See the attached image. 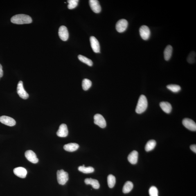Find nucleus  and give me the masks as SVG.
Listing matches in <instances>:
<instances>
[{"label":"nucleus","mask_w":196,"mask_h":196,"mask_svg":"<svg viewBox=\"0 0 196 196\" xmlns=\"http://www.w3.org/2000/svg\"><path fill=\"white\" fill-rule=\"evenodd\" d=\"M11 21L12 23L17 24H30L32 22L31 18L25 14H18L11 18Z\"/></svg>","instance_id":"nucleus-1"},{"label":"nucleus","mask_w":196,"mask_h":196,"mask_svg":"<svg viewBox=\"0 0 196 196\" xmlns=\"http://www.w3.org/2000/svg\"><path fill=\"white\" fill-rule=\"evenodd\" d=\"M148 102L146 97L145 95H142L140 96L138 100L137 105L136 111L138 114H141L146 110Z\"/></svg>","instance_id":"nucleus-2"},{"label":"nucleus","mask_w":196,"mask_h":196,"mask_svg":"<svg viewBox=\"0 0 196 196\" xmlns=\"http://www.w3.org/2000/svg\"><path fill=\"white\" fill-rule=\"evenodd\" d=\"M57 181L59 184L64 185L69 179V176L67 172L63 170L57 171Z\"/></svg>","instance_id":"nucleus-3"},{"label":"nucleus","mask_w":196,"mask_h":196,"mask_svg":"<svg viewBox=\"0 0 196 196\" xmlns=\"http://www.w3.org/2000/svg\"><path fill=\"white\" fill-rule=\"evenodd\" d=\"M140 35L144 40H147L150 37L151 32L150 29L145 25L142 26L140 28Z\"/></svg>","instance_id":"nucleus-4"},{"label":"nucleus","mask_w":196,"mask_h":196,"mask_svg":"<svg viewBox=\"0 0 196 196\" xmlns=\"http://www.w3.org/2000/svg\"><path fill=\"white\" fill-rule=\"evenodd\" d=\"M128 22L125 19L120 20L116 24V29L118 32L122 33L125 31L128 26Z\"/></svg>","instance_id":"nucleus-5"},{"label":"nucleus","mask_w":196,"mask_h":196,"mask_svg":"<svg viewBox=\"0 0 196 196\" xmlns=\"http://www.w3.org/2000/svg\"><path fill=\"white\" fill-rule=\"evenodd\" d=\"M18 95L21 98L23 99H27L28 98L29 95L24 89L23 85V82L20 81L18 83L17 88Z\"/></svg>","instance_id":"nucleus-6"},{"label":"nucleus","mask_w":196,"mask_h":196,"mask_svg":"<svg viewBox=\"0 0 196 196\" xmlns=\"http://www.w3.org/2000/svg\"><path fill=\"white\" fill-rule=\"evenodd\" d=\"M182 124L187 129L192 131H196V124L193 120L185 118L183 120Z\"/></svg>","instance_id":"nucleus-7"},{"label":"nucleus","mask_w":196,"mask_h":196,"mask_svg":"<svg viewBox=\"0 0 196 196\" xmlns=\"http://www.w3.org/2000/svg\"><path fill=\"white\" fill-rule=\"evenodd\" d=\"M94 123L102 128H105L107 126V123L103 116L99 114L95 115L94 117Z\"/></svg>","instance_id":"nucleus-8"},{"label":"nucleus","mask_w":196,"mask_h":196,"mask_svg":"<svg viewBox=\"0 0 196 196\" xmlns=\"http://www.w3.org/2000/svg\"><path fill=\"white\" fill-rule=\"evenodd\" d=\"M59 35L61 40L64 41L67 40L69 38V33L66 26H62L59 28Z\"/></svg>","instance_id":"nucleus-9"},{"label":"nucleus","mask_w":196,"mask_h":196,"mask_svg":"<svg viewBox=\"0 0 196 196\" xmlns=\"http://www.w3.org/2000/svg\"><path fill=\"white\" fill-rule=\"evenodd\" d=\"M25 156L27 159L31 162L34 163H37L39 161L37 155L33 151L31 150L27 151L25 153Z\"/></svg>","instance_id":"nucleus-10"},{"label":"nucleus","mask_w":196,"mask_h":196,"mask_svg":"<svg viewBox=\"0 0 196 196\" xmlns=\"http://www.w3.org/2000/svg\"><path fill=\"white\" fill-rule=\"evenodd\" d=\"M0 122L5 125L10 127L14 126L16 124L15 120L7 116H3L0 117Z\"/></svg>","instance_id":"nucleus-11"},{"label":"nucleus","mask_w":196,"mask_h":196,"mask_svg":"<svg viewBox=\"0 0 196 196\" xmlns=\"http://www.w3.org/2000/svg\"><path fill=\"white\" fill-rule=\"evenodd\" d=\"M91 46L93 51L95 53H100V46L98 41L94 37H91L90 38Z\"/></svg>","instance_id":"nucleus-12"},{"label":"nucleus","mask_w":196,"mask_h":196,"mask_svg":"<svg viewBox=\"0 0 196 196\" xmlns=\"http://www.w3.org/2000/svg\"><path fill=\"white\" fill-rule=\"evenodd\" d=\"M89 3L91 9L95 13H99L101 11V7L98 1L97 0H90Z\"/></svg>","instance_id":"nucleus-13"},{"label":"nucleus","mask_w":196,"mask_h":196,"mask_svg":"<svg viewBox=\"0 0 196 196\" xmlns=\"http://www.w3.org/2000/svg\"><path fill=\"white\" fill-rule=\"evenodd\" d=\"M57 136L61 137H65L68 136V131L67 125L66 124H62L59 127L56 133Z\"/></svg>","instance_id":"nucleus-14"},{"label":"nucleus","mask_w":196,"mask_h":196,"mask_svg":"<svg viewBox=\"0 0 196 196\" xmlns=\"http://www.w3.org/2000/svg\"><path fill=\"white\" fill-rule=\"evenodd\" d=\"M14 174L17 177L24 178L26 177L27 171L23 167H18L14 169Z\"/></svg>","instance_id":"nucleus-15"},{"label":"nucleus","mask_w":196,"mask_h":196,"mask_svg":"<svg viewBox=\"0 0 196 196\" xmlns=\"http://www.w3.org/2000/svg\"><path fill=\"white\" fill-rule=\"evenodd\" d=\"M138 152L137 151L134 150L129 155L127 159H128L129 162L131 164H136L138 162Z\"/></svg>","instance_id":"nucleus-16"},{"label":"nucleus","mask_w":196,"mask_h":196,"mask_svg":"<svg viewBox=\"0 0 196 196\" xmlns=\"http://www.w3.org/2000/svg\"><path fill=\"white\" fill-rule=\"evenodd\" d=\"M84 182H85L86 185H91L94 189H98L100 188V185L99 183L96 179L91 178H86Z\"/></svg>","instance_id":"nucleus-17"},{"label":"nucleus","mask_w":196,"mask_h":196,"mask_svg":"<svg viewBox=\"0 0 196 196\" xmlns=\"http://www.w3.org/2000/svg\"><path fill=\"white\" fill-rule=\"evenodd\" d=\"M78 144L75 143H71L67 144L64 146L65 150L69 152H73L76 151L79 148Z\"/></svg>","instance_id":"nucleus-18"},{"label":"nucleus","mask_w":196,"mask_h":196,"mask_svg":"<svg viewBox=\"0 0 196 196\" xmlns=\"http://www.w3.org/2000/svg\"><path fill=\"white\" fill-rule=\"evenodd\" d=\"M160 106L162 111L166 113H170L172 111V105L170 103L167 102H162L160 103Z\"/></svg>","instance_id":"nucleus-19"},{"label":"nucleus","mask_w":196,"mask_h":196,"mask_svg":"<svg viewBox=\"0 0 196 196\" xmlns=\"http://www.w3.org/2000/svg\"><path fill=\"white\" fill-rule=\"evenodd\" d=\"M172 52V47L169 45L164 50V56L165 60L169 61L171 57Z\"/></svg>","instance_id":"nucleus-20"},{"label":"nucleus","mask_w":196,"mask_h":196,"mask_svg":"<svg viewBox=\"0 0 196 196\" xmlns=\"http://www.w3.org/2000/svg\"><path fill=\"white\" fill-rule=\"evenodd\" d=\"M156 142L154 140H150L147 142L145 146V150L147 152H150L154 149L156 145Z\"/></svg>","instance_id":"nucleus-21"},{"label":"nucleus","mask_w":196,"mask_h":196,"mask_svg":"<svg viewBox=\"0 0 196 196\" xmlns=\"http://www.w3.org/2000/svg\"><path fill=\"white\" fill-rule=\"evenodd\" d=\"M133 184L130 181H127L124 185L123 191L124 193H129L133 189Z\"/></svg>","instance_id":"nucleus-22"},{"label":"nucleus","mask_w":196,"mask_h":196,"mask_svg":"<svg viewBox=\"0 0 196 196\" xmlns=\"http://www.w3.org/2000/svg\"><path fill=\"white\" fill-rule=\"evenodd\" d=\"M78 170L79 171L83 172L84 174H89L92 173L94 172V169L92 167H85V165H82L78 168Z\"/></svg>","instance_id":"nucleus-23"},{"label":"nucleus","mask_w":196,"mask_h":196,"mask_svg":"<svg viewBox=\"0 0 196 196\" xmlns=\"http://www.w3.org/2000/svg\"><path fill=\"white\" fill-rule=\"evenodd\" d=\"M108 185L109 188H112L115 186L116 182V178L112 174H110L107 178Z\"/></svg>","instance_id":"nucleus-24"},{"label":"nucleus","mask_w":196,"mask_h":196,"mask_svg":"<svg viewBox=\"0 0 196 196\" xmlns=\"http://www.w3.org/2000/svg\"><path fill=\"white\" fill-rule=\"evenodd\" d=\"M78 58L81 62L84 63L88 65L89 66H93V62L91 59L87 58V57L83 56L82 55H79Z\"/></svg>","instance_id":"nucleus-25"},{"label":"nucleus","mask_w":196,"mask_h":196,"mask_svg":"<svg viewBox=\"0 0 196 196\" xmlns=\"http://www.w3.org/2000/svg\"><path fill=\"white\" fill-rule=\"evenodd\" d=\"M92 82L91 81L88 79H85L82 81V87L84 90L87 91L91 87Z\"/></svg>","instance_id":"nucleus-26"},{"label":"nucleus","mask_w":196,"mask_h":196,"mask_svg":"<svg viewBox=\"0 0 196 196\" xmlns=\"http://www.w3.org/2000/svg\"><path fill=\"white\" fill-rule=\"evenodd\" d=\"M167 88L173 92L177 93L181 91L180 86L175 84H170L167 86Z\"/></svg>","instance_id":"nucleus-27"},{"label":"nucleus","mask_w":196,"mask_h":196,"mask_svg":"<svg viewBox=\"0 0 196 196\" xmlns=\"http://www.w3.org/2000/svg\"><path fill=\"white\" fill-rule=\"evenodd\" d=\"M68 8L70 10L73 9L78 5L79 0H68Z\"/></svg>","instance_id":"nucleus-28"},{"label":"nucleus","mask_w":196,"mask_h":196,"mask_svg":"<svg viewBox=\"0 0 196 196\" xmlns=\"http://www.w3.org/2000/svg\"><path fill=\"white\" fill-rule=\"evenodd\" d=\"M196 53L195 52L192 51L188 55L187 58V61L190 64H193L195 62Z\"/></svg>","instance_id":"nucleus-29"},{"label":"nucleus","mask_w":196,"mask_h":196,"mask_svg":"<svg viewBox=\"0 0 196 196\" xmlns=\"http://www.w3.org/2000/svg\"><path fill=\"white\" fill-rule=\"evenodd\" d=\"M159 191L156 187L153 186L149 190V194L150 196H159Z\"/></svg>","instance_id":"nucleus-30"},{"label":"nucleus","mask_w":196,"mask_h":196,"mask_svg":"<svg viewBox=\"0 0 196 196\" xmlns=\"http://www.w3.org/2000/svg\"><path fill=\"white\" fill-rule=\"evenodd\" d=\"M191 150L195 153H196V145H192L190 146Z\"/></svg>","instance_id":"nucleus-31"},{"label":"nucleus","mask_w":196,"mask_h":196,"mask_svg":"<svg viewBox=\"0 0 196 196\" xmlns=\"http://www.w3.org/2000/svg\"><path fill=\"white\" fill-rule=\"evenodd\" d=\"M3 75V72L2 69V66L0 64V79L2 77Z\"/></svg>","instance_id":"nucleus-32"}]
</instances>
